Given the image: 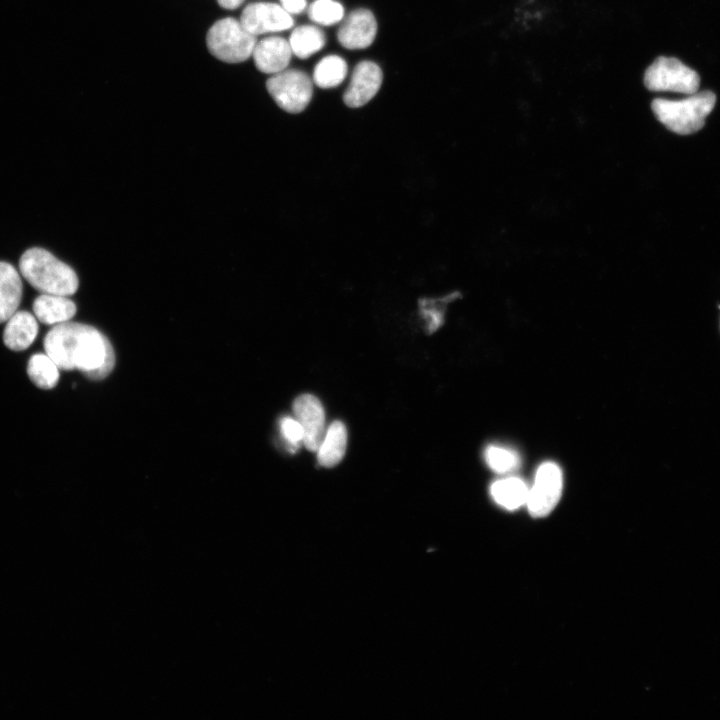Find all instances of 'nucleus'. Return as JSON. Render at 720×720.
<instances>
[{
  "label": "nucleus",
  "instance_id": "f257e3e1",
  "mask_svg": "<svg viewBox=\"0 0 720 720\" xmlns=\"http://www.w3.org/2000/svg\"><path fill=\"white\" fill-rule=\"evenodd\" d=\"M44 349L59 369H76L92 380L108 376L115 364L106 336L82 323L68 321L53 326L44 338Z\"/></svg>",
  "mask_w": 720,
  "mask_h": 720
},
{
  "label": "nucleus",
  "instance_id": "f03ea898",
  "mask_svg": "<svg viewBox=\"0 0 720 720\" xmlns=\"http://www.w3.org/2000/svg\"><path fill=\"white\" fill-rule=\"evenodd\" d=\"M19 270L42 293L70 296L78 289L75 271L43 248L26 250L19 260Z\"/></svg>",
  "mask_w": 720,
  "mask_h": 720
},
{
  "label": "nucleus",
  "instance_id": "7ed1b4c3",
  "mask_svg": "<svg viewBox=\"0 0 720 720\" xmlns=\"http://www.w3.org/2000/svg\"><path fill=\"white\" fill-rule=\"evenodd\" d=\"M716 96L711 91L690 94L681 100L656 98L651 108L656 118L670 131L689 135L699 131L713 110Z\"/></svg>",
  "mask_w": 720,
  "mask_h": 720
},
{
  "label": "nucleus",
  "instance_id": "20e7f679",
  "mask_svg": "<svg viewBox=\"0 0 720 720\" xmlns=\"http://www.w3.org/2000/svg\"><path fill=\"white\" fill-rule=\"evenodd\" d=\"M256 38L240 21L224 18L215 22L206 36L210 53L227 63H239L252 55Z\"/></svg>",
  "mask_w": 720,
  "mask_h": 720
},
{
  "label": "nucleus",
  "instance_id": "39448f33",
  "mask_svg": "<svg viewBox=\"0 0 720 720\" xmlns=\"http://www.w3.org/2000/svg\"><path fill=\"white\" fill-rule=\"evenodd\" d=\"M644 84L651 91H671L690 95L700 85L698 73L676 58L658 57L646 70Z\"/></svg>",
  "mask_w": 720,
  "mask_h": 720
},
{
  "label": "nucleus",
  "instance_id": "423d86ee",
  "mask_svg": "<svg viewBox=\"0 0 720 720\" xmlns=\"http://www.w3.org/2000/svg\"><path fill=\"white\" fill-rule=\"evenodd\" d=\"M266 87L276 104L289 113L303 111L313 94L311 79L297 69H285L273 74L267 80Z\"/></svg>",
  "mask_w": 720,
  "mask_h": 720
},
{
  "label": "nucleus",
  "instance_id": "0eeeda50",
  "mask_svg": "<svg viewBox=\"0 0 720 720\" xmlns=\"http://www.w3.org/2000/svg\"><path fill=\"white\" fill-rule=\"evenodd\" d=\"M562 483V471L555 463L546 462L538 468L526 502L532 516L543 517L554 509L561 496Z\"/></svg>",
  "mask_w": 720,
  "mask_h": 720
},
{
  "label": "nucleus",
  "instance_id": "6e6552de",
  "mask_svg": "<svg viewBox=\"0 0 720 720\" xmlns=\"http://www.w3.org/2000/svg\"><path fill=\"white\" fill-rule=\"evenodd\" d=\"M244 28L254 36L289 29L293 18L281 5L257 2L248 5L240 18Z\"/></svg>",
  "mask_w": 720,
  "mask_h": 720
},
{
  "label": "nucleus",
  "instance_id": "1a4fd4ad",
  "mask_svg": "<svg viewBox=\"0 0 720 720\" xmlns=\"http://www.w3.org/2000/svg\"><path fill=\"white\" fill-rule=\"evenodd\" d=\"M293 412L303 429L305 448L316 452L325 434V412L320 400L302 394L294 400Z\"/></svg>",
  "mask_w": 720,
  "mask_h": 720
},
{
  "label": "nucleus",
  "instance_id": "9d476101",
  "mask_svg": "<svg viewBox=\"0 0 720 720\" xmlns=\"http://www.w3.org/2000/svg\"><path fill=\"white\" fill-rule=\"evenodd\" d=\"M382 79V70L376 63L367 60L358 63L343 95L345 104L358 108L368 103L379 91Z\"/></svg>",
  "mask_w": 720,
  "mask_h": 720
},
{
  "label": "nucleus",
  "instance_id": "9b49d317",
  "mask_svg": "<svg viewBox=\"0 0 720 720\" xmlns=\"http://www.w3.org/2000/svg\"><path fill=\"white\" fill-rule=\"evenodd\" d=\"M377 32L373 13L367 9H356L344 20L338 30V41L347 49H364L372 44Z\"/></svg>",
  "mask_w": 720,
  "mask_h": 720
},
{
  "label": "nucleus",
  "instance_id": "f8f14e48",
  "mask_svg": "<svg viewBox=\"0 0 720 720\" xmlns=\"http://www.w3.org/2000/svg\"><path fill=\"white\" fill-rule=\"evenodd\" d=\"M292 50L289 41L282 37H268L256 43L252 56L258 70L276 74L288 66Z\"/></svg>",
  "mask_w": 720,
  "mask_h": 720
},
{
  "label": "nucleus",
  "instance_id": "ddd939ff",
  "mask_svg": "<svg viewBox=\"0 0 720 720\" xmlns=\"http://www.w3.org/2000/svg\"><path fill=\"white\" fill-rule=\"evenodd\" d=\"M38 323L35 315L28 311H16L7 321L3 341L12 351H23L35 340Z\"/></svg>",
  "mask_w": 720,
  "mask_h": 720
},
{
  "label": "nucleus",
  "instance_id": "4468645a",
  "mask_svg": "<svg viewBox=\"0 0 720 720\" xmlns=\"http://www.w3.org/2000/svg\"><path fill=\"white\" fill-rule=\"evenodd\" d=\"M33 312L41 323L55 326L68 322L76 313V305L67 296L43 293L34 300Z\"/></svg>",
  "mask_w": 720,
  "mask_h": 720
},
{
  "label": "nucleus",
  "instance_id": "2eb2a0df",
  "mask_svg": "<svg viewBox=\"0 0 720 720\" xmlns=\"http://www.w3.org/2000/svg\"><path fill=\"white\" fill-rule=\"evenodd\" d=\"M22 281L13 265L0 261V323L6 322L19 307Z\"/></svg>",
  "mask_w": 720,
  "mask_h": 720
},
{
  "label": "nucleus",
  "instance_id": "dca6fc26",
  "mask_svg": "<svg viewBox=\"0 0 720 720\" xmlns=\"http://www.w3.org/2000/svg\"><path fill=\"white\" fill-rule=\"evenodd\" d=\"M347 445V430L341 421H334L325 431L317 449V460L320 466L331 468L343 459Z\"/></svg>",
  "mask_w": 720,
  "mask_h": 720
},
{
  "label": "nucleus",
  "instance_id": "f3484780",
  "mask_svg": "<svg viewBox=\"0 0 720 720\" xmlns=\"http://www.w3.org/2000/svg\"><path fill=\"white\" fill-rule=\"evenodd\" d=\"M490 491L499 505L514 510L527 502L529 489L520 478L508 477L493 483Z\"/></svg>",
  "mask_w": 720,
  "mask_h": 720
},
{
  "label": "nucleus",
  "instance_id": "a211bd4d",
  "mask_svg": "<svg viewBox=\"0 0 720 720\" xmlns=\"http://www.w3.org/2000/svg\"><path fill=\"white\" fill-rule=\"evenodd\" d=\"M292 53L299 58H308L320 51L326 42L321 29L312 25L297 27L288 40Z\"/></svg>",
  "mask_w": 720,
  "mask_h": 720
},
{
  "label": "nucleus",
  "instance_id": "6ab92c4d",
  "mask_svg": "<svg viewBox=\"0 0 720 720\" xmlns=\"http://www.w3.org/2000/svg\"><path fill=\"white\" fill-rule=\"evenodd\" d=\"M59 367L45 353H37L30 357L27 374L38 388L48 390L54 388L59 380Z\"/></svg>",
  "mask_w": 720,
  "mask_h": 720
},
{
  "label": "nucleus",
  "instance_id": "aec40b11",
  "mask_svg": "<svg viewBox=\"0 0 720 720\" xmlns=\"http://www.w3.org/2000/svg\"><path fill=\"white\" fill-rule=\"evenodd\" d=\"M346 61L338 55H329L321 59L313 73L315 84L321 88L338 86L347 75Z\"/></svg>",
  "mask_w": 720,
  "mask_h": 720
},
{
  "label": "nucleus",
  "instance_id": "412c9836",
  "mask_svg": "<svg viewBox=\"0 0 720 720\" xmlns=\"http://www.w3.org/2000/svg\"><path fill=\"white\" fill-rule=\"evenodd\" d=\"M309 18L320 25H334L343 19V6L333 0H316L308 8Z\"/></svg>",
  "mask_w": 720,
  "mask_h": 720
},
{
  "label": "nucleus",
  "instance_id": "4be33fe9",
  "mask_svg": "<svg viewBox=\"0 0 720 720\" xmlns=\"http://www.w3.org/2000/svg\"><path fill=\"white\" fill-rule=\"evenodd\" d=\"M485 459L488 466L499 473L512 471L519 465V457L514 451L499 446H489Z\"/></svg>",
  "mask_w": 720,
  "mask_h": 720
},
{
  "label": "nucleus",
  "instance_id": "5701e85b",
  "mask_svg": "<svg viewBox=\"0 0 720 720\" xmlns=\"http://www.w3.org/2000/svg\"><path fill=\"white\" fill-rule=\"evenodd\" d=\"M280 429L284 439L290 444L291 451L295 452L304 438L300 423L295 418L283 417L280 421Z\"/></svg>",
  "mask_w": 720,
  "mask_h": 720
},
{
  "label": "nucleus",
  "instance_id": "b1692460",
  "mask_svg": "<svg viewBox=\"0 0 720 720\" xmlns=\"http://www.w3.org/2000/svg\"><path fill=\"white\" fill-rule=\"evenodd\" d=\"M281 6L289 14H299L306 8V0H280Z\"/></svg>",
  "mask_w": 720,
  "mask_h": 720
},
{
  "label": "nucleus",
  "instance_id": "393cba45",
  "mask_svg": "<svg viewBox=\"0 0 720 720\" xmlns=\"http://www.w3.org/2000/svg\"><path fill=\"white\" fill-rule=\"evenodd\" d=\"M218 4L225 9H236L244 0H217Z\"/></svg>",
  "mask_w": 720,
  "mask_h": 720
}]
</instances>
